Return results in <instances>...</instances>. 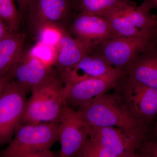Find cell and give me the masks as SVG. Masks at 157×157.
Returning a JSON list of instances; mask_svg holds the SVG:
<instances>
[{"mask_svg":"<svg viewBox=\"0 0 157 157\" xmlns=\"http://www.w3.org/2000/svg\"><path fill=\"white\" fill-rule=\"evenodd\" d=\"M31 91L21 124L58 122L63 108L67 105L64 85L59 75L55 73Z\"/></svg>","mask_w":157,"mask_h":157,"instance_id":"1","label":"cell"},{"mask_svg":"<svg viewBox=\"0 0 157 157\" xmlns=\"http://www.w3.org/2000/svg\"><path fill=\"white\" fill-rule=\"evenodd\" d=\"M90 128L112 127L130 132H149V126L132 116L119 94L106 93L97 96L84 109L78 110Z\"/></svg>","mask_w":157,"mask_h":157,"instance_id":"2","label":"cell"},{"mask_svg":"<svg viewBox=\"0 0 157 157\" xmlns=\"http://www.w3.org/2000/svg\"><path fill=\"white\" fill-rule=\"evenodd\" d=\"M59 140L58 123L21 124L0 157H53L51 147Z\"/></svg>","mask_w":157,"mask_h":157,"instance_id":"3","label":"cell"},{"mask_svg":"<svg viewBox=\"0 0 157 157\" xmlns=\"http://www.w3.org/2000/svg\"><path fill=\"white\" fill-rule=\"evenodd\" d=\"M113 88L132 116L150 126L157 116V89L134 81L126 74Z\"/></svg>","mask_w":157,"mask_h":157,"instance_id":"4","label":"cell"},{"mask_svg":"<svg viewBox=\"0 0 157 157\" xmlns=\"http://www.w3.org/2000/svg\"><path fill=\"white\" fill-rule=\"evenodd\" d=\"M26 95L10 78L0 96V147L12 141L21 124L26 103Z\"/></svg>","mask_w":157,"mask_h":157,"instance_id":"5","label":"cell"},{"mask_svg":"<svg viewBox=\"0 0 157 157\" xmlns=\"http://www.w3.org/2000/svg\"><path fill=\"white\" fill-rule=\"evenodd\" d=\"M125 74L124 70L114 68L102 76L64 86L67 105L84 109L96 97L115 87Z\"/></svg>","mask_w":157,"mask_h":157,"instance_id":"6","label":"cell"},{"mask_svg":"<svg viewBox=\"0 0 157 157\" xmlns=\"http://www.w3.org/2000/svg\"><path fill=\"white\" fill-rule=\"evenodd\" d=\"M58 123L60 157L77 156L89 136L90 127L79 111L67 105L63 108Z\"/></svg>","mask_w":157,"mask_h":157,"instance_id":"7","label":"cell"},{"mask_svg":"<svg viewBox=\"0 0 157 157\" xmlns=\"http://www.w3.org/2000/svg\"><path fill=\"white\" fill-rule=\"evenodd\" d=\"M148 133L130 132L115 127H92L89 137L99 140L117 157H137Z\"/></svg>","mask_w":157,"mask_h":157,"instance_id":"8","label":"cell"},{"mask_svg":"<svg viewBox=\"0 0 157 157\" xmlns=\"http://www.w3.org/2000/svg\"><path fill=\"white\" fill-rule=\"evenodd\" d=\"M150 37H114L108 39L95 49L113 67L125 71L131 62L149 45Z\"/></svg>","mask_w":157,"mask_h":157,"instance_id":"9","label":"cell"},{"mask_svg":"<svg viewBox=\"0 0 157 157\" xmlns=\"http://www.w3.org/2000/svg\"><path fill=\"white\" fill-rule=\"evenodd\" d=\"M74 38L78 39L91 50L104 41L116 37L104 17L79 13L71 26Z\"/></svg>","mask_w":157,"mask_h":157,"instance_id":"10","label":"cell"},{"mask_svg":"<svg viewBox=\"0 0 157 157\" xmlns=\"http://www.w3.org/2000/svg\"><path fill=\"white\" fill-rule=\"evenodd\" d=\"M56 73L52 67L44 65L29 54L21 55L9 74L20 89L26 94L29 90Z\"/></svg>","mask_w":157,"mask_h":157,"instance_id":"11","label":"cell"},{"mask_svg":"<svg viewBox=\"0 0 157 157\" xmlns=\"http://www.w3.org/2000/svg\"><path fill=\"white\" fill-rule=\"evenodd\" d=\"M109 63L95 49L93 50L77 64L59 73L64 86L104 75L113 70Z\"/></svg>","mask_w":157,"mask_h":157,"instance_id":"12","label":"cell"},{"mask_svg":"<svg viewBox=\"0 0 157 157\" xmlns=\"http://www.w3.org/2000/svg\"><path fill=\"white\" fill-rule=\"evenodd\" d=\"M125 71L134 81L157 89V46L151 42L133 59Z\"/></svg>","mask_w":157,"mask_h":157,"instance_id":"13","label":"cell"},{"mask_svg":"<svg viewBox=\"0 0 157 157\" xmlns=\"http://www.w3.org/2000/svg\"><path fill=\"white\" fill-rule=\"evenodd\" d=\"M56 48V58L54 65L59 72L73 67L92 51L78 39L64 32Z\"/></svg>","mask_w":157,"mask_h":157,"instance_id":"14","label":"cell"},{"mask_svg":"<svg viewBox=\"0 0 157 157\" xmlns=\"http://www.w3.org/2000/svg\"><path fill=\"white\" fill-rule=\"evenodd\" d=\"M28 6L36 14L40 26L56 24L65 18L73 8V0H29Z\"/></svg>","mask_w":157,"mask_h":157,"instance_id":"15","label":"cell"},{"mask_svg":"<svg viewBox=\"0 0 157 157\" xmlns=\"http://www.w3.org/2000/svg\"><path fill=\"white\" fill-rule=\"evenodd\" d=\"M152 7L146 0L140 6L124 7L123 12L131 23L144 33L152 38L157 25V17L151 14Z\"/></svg>","mask_w":157,"mask_h":157,"instance_id":"16","label":"cell"},{"mask_svg":"<svg viewBox=\"0 0 157 157\" xmlns=\"http://www.w3.org/2000/svg\"><path fill=\"white\" fill-rule=\"evenodd\" d=\"M73 8L79 13L102 17L116 9L136 6L132 0H73Z\"/></svg>","mask_w":157,"mask_h":157,"instance_id":"17","label":"cell"},{"mask_svg":"<svg viewBox=\"0 0 157 157\" xmlns=\"http://www.w3.org/2000/svg\"><path fill=\"white\" fill-rule=\"evenodd\" d=\"M125 7L113 10L103 16L107 21L116 37L145 36L151 39L131 23L124 14L123 10Z\"/></svg>","mask_w":157,"mask_h":157,"instance_id":"18","label":"cell"},{"mask_svg":"<svg viewBox=\"0 0 157 157\" xmlns=\"http://www.w3.org/2000/svg\"><path fill=\"white\" fill-rule=\"evenodd\" d=\"M23 39L10 31L0 40V54L19 58L22 55Z\"/></svg>","mask_w":157,"mask_h":157,"instance_id":"19","label":"cell"},{"mask_svg":"<svg viewBox=\"0 0 157 157\" xmlns=\"http://www.w3.org/2000/svg\"><path fill=\"white\" fill-rule=\"evenodd\" d=\"M76 157H117V156L99 140L89 137Z\"/></svg>","mask_w":157,"mask_h":157,"instance_id":"20","label":"cell"},{"mask_svg":"<svg viewBox=\"0 0 157 157\" xmlns=\"http://www.w3.org/2000/svg\"><path fill=\"white\" fill-rule=\"evenodd\" d=\"M0 19L11 32L17 29L19 20L14 0H0Z\"/></svg>","mask_w":157,"mask_h":157,"instance_id":"21","label":"cell"},{"mask_svg":"<svg viewBox=\"0 0 157 157\" xmlns=\"http://www.w3.org/2000/svg\"><path fill=\"white\" fill-rule=\"evenodd\" d=\"M29 53L45 66L52 67L55 62L56 48L39 42L31 48Z\"/></svg>","mask_w":157,"mask_h":157,"instance_id":"22","label":"cell"},{"mask_svg":"<svg viewBox=\"0 0 157 157\" xmlns=\"http://www.w3.org/2000/svg\"><path fill=\"white\" fill-rule=\"evenodd\" d=\"M63 32L54 24H47L40 26L39 41L56 48Z\"/></svg>","mask_w":157,"mask_h":157,"instance_id":"23","label":"cell"},{"mask_svg":"<svg viewBox=\"0 0 157 157\" xmlns=\"http://www.w3.org/2000/svg\"><path fill=\"white\" fill-rule=\"evenodd\" d=\"M138 154L139 157H157V140L146 139L139 148Z\"/></svg>","mask_w":157,"mask_h":157,"instance_id":"24","label":"cell"},{"mask_svg":"<svg viewBox=\"0 0 157 157\" xmlns=\"http://www.w3.org/2000/svg\"><path fill=\"white\" fill-rule=\"evenodd\" d=\"M20 57H13L0 54V76L8 74Z\"/></svg>","mask_w":157,"mask_h":157,"instance_id":"25","label":"cell"},{"mask_svg":"<svg viewBox=\"0 0 157 157\" xmlns=\"http://www.w3.org/2000/svg\"><path fill=\"white\" fill-rule=\"evenodd\" d=\"M10 31L6 24L0 19V40Z\"/></svg>","mask_w":157,"mask_h":157,"instance_id":"26","label":"cell"},{"mask_svg":"<svg viewBox=\"0 0 157 157\" xmlns=\"http://www.w3.org/2000/svg\"><path fill=\"white\" fill-rule=\"evenodd\" d=\"M10 77L9 74H7L5 76H0V96L3 92L6 83L10 79Z\"/></svg>","mask_w":157,"mask_h":157,"instance_id":"27","label":"cell"},{"mask_svg":"<svg viewBox=\"0 0 157 157\" xmlns=\"http://www.w3.org/2000/svg\"><path fill=\"white\" fill-rule=\"evenodd\" d=\"M149 132H151V135L152 136V138L150 140H157V121L151 129H150Z\"/></svg>","mask_w":157,"mask_h":157,"instance_id":"28","label":"cell"},{"mask_svg":"<svg viewBox=\"0 0 157 157\" xmlns=\"http://www.w3.org/2000/svg\"><path fill=\"white\" fill-rule=\"evenodd\" d=\"M18 3L19 7L21 9H25L27 7L29 0H16Z\"/></svg>","mask_w":157,"mask_h":157,"instance_id":"29","label":"cell"},{"mask_svg":"<svg viewBox=\"0 0 157 157\" xmlns=\"http://www.w3.org/2000/svg\"><path fill=\"white\" fill-rule=\"evenodd\" d=\"M151 5L152 9H156L157 10V0H146Z\"/></svg>","mask_w":157,"mask_h":157,"instance_id":"30","label":"cell"},{"mask_svg":"<svg viewBox=\"0 0 157 157\" xmlns=\"http://www.w3.org/2000/svg\"><path fill=\"white\" fill-rule=\"evenodd\" d=\"M151 42L157 46V33L155 34Z\"/></svg>","mask_w":157,"mask_h":157,"instance_id":"31","label":"cell"},{"mask_svg":"<svg viewBox=\"0 0 157 157\" xmlns=\"http://www.w3.org/2000/svg\"><path fill=\"white\" fill-rule=\"evenodd\" d=\"M157 33V25L156 29L155 32V33Z\"/></svg>","mask_w":157,"mask_h":157,"instance_id":"32","label":"cell"}]
</instances>
